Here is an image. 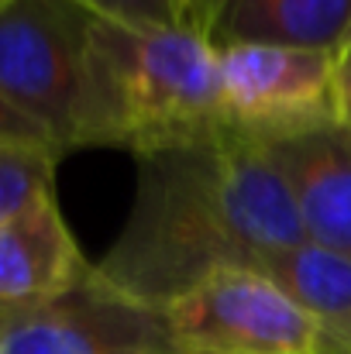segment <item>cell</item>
Returning a JSON list of instances; mask_svg holds the SVG:
<instances>
[{"mask_svg":"<svg viewBox=\"0 0 351 354\" xmlns=\"http://www.w3.org/2000/svg\"><path fill=\"white\" fill-rule=\"evenodd\" d=\"M307 241L269 155L221 131L138 158L131 214L97 272L155 310L221 268H265Z\"/></svg>","mask_w":351,"mask_h":354,"instance_id":"cell-1","label":"cell"},{"mask_svg":"<svg viewBox=\"0 0 351 354\" xmlns=\"http://www.w3.org/2000/svg\"><path fill=\"white\" fill-rule=\"evenodd\" d=\"M228 131L221 120L217 48L193 24L124 28L93 17L80 148L134 158Z\"/></svg>","mask_w":351,"mask_h":354,"instance_id":"cell-2","label":"cell"},{"mask_svg":"<svg viewBox=\"0 0 351 354\" xmlns=\"http://www.w3.org/2000/svg\"><path fill=\"white\" fill-rule=\"evenodd\" d=\"M90 24L93 14L69 0H14L0 10V97L59 155L80 148Z\"/></svg>","mask_w":351,"mask_h":354,"instance_id":"cell-3","label":"cell"},{"mask_svg":"<svg viewBox=\"0 0 351 354\" xmlns=\"http://www.w3.org/2000/svg\"><path fill=\"white\" fill-rule=\"evenodd\" d=\"M221 120L265 148L341 124L334 93V52L228 45L217 48Z\"/></svg>","mask_w":351,"mask_h":354,"instance_id":"cell-4","label":"cell"},{"mask_svg":"<svg viewBox=\"0 0 351 354\" xmlns=\"http://www.w3.org/2000/svg\"><path fill=\"white\" fill-rule=\"evenodd\" d=\"M162 313L183 354H331L324 327L258 268H221Z\"/></svg>","mask_w":351,"mask_h":354,"instance_id":"cell-5","label":"cell"},{"mask_svg":"<svg viewBox=\"0 0 351 354\" xmlns=\"http://www.w3.org/2000/svg\"><path fill=\"white\" fill-rule=\"evenodd\" d=\"M0 354H183L162 310L93 272L38 303H0Z\"/></svg>","mask_w":351,"mask_h":354,"instance_id":"cell-6","label":"cell"},{"mask_svg":"<svg viewBox=\"0 0 351 354\" xmlns=\"http://www.w3.org/2000/svg\"><path fill=\"white\" fill-rule=\"evenodd\" d=\"M262 151L282 176L303 234L351 258V127L334 124Z\"/></svg>","mask_w":351,"mask_h":354,"instance_id":"cell-7","label":"cell"},{"mask_svg":"<svg viewBox=\"0 0 351 354\" xmlns=\"http://www.w3.org/2000/svg\"><path fill=\"white\" fill-rule=\"evenodd\" d=\"M190 24L214 48L279 45L338 52L351 31V0H190Z\"/></svg>","mask_w":351,"mask_h":354,"instance_id":"cell-8","label":"cell"},{"mask_svg":"<svg viewBox=\"0 0 351 354\" xmlns=\"http://www.w3.org/2000/svg\"><path fill=\"white\" fill-rule=\"evenodd\" d=\"M93 261L80 251L55 193L0 224V303H38L80 286Z\"/></svg>","mask_w":351,"mask_h":354,"instance_id":"cell-9","label":"cell"},{"mask_svg":"<svg viewBox=\"0 0 351 354\" xmlns=\"http://www.w3.org/2000/svg\"><path fill=\"white\" fill-rule=\"evenodd\" d=\"M293 303H300L324 334L351 320V258L317 241H300L279 251L262 268Z\"/></svg>","mask_w":351,"mask_h":354,"instance_id":"cell-10","label":"cell"},{"mask_svg":"<svg viewBox=\"0 0 351 354\" xmlns=\"http://www.w3.org/2000/svg\"><path fill=\"white\" fill-rule=\"evenodd\" d=\"M59 155L38 148L0 145V224L14 221L35 200L55 193Z\"/></svg>","mask_w":351,"mask_h":354,"instance_id":"cell-11","label":"cell"},{"mask_svg":"<svg viewBox=\"0 0 351 354\" xmlns=\"http://www.w3.org/2000/svg\"><path fill=\"white\" fill-rule=\"evenodd\" d=\"M87 14L124 28H179L190 24V0H69Z\"/></svg>","mask_w":351,"mask_h":354,"instance_id":"cell-12","label":"cell"},{"mask_svg":"<svg viewBox=\"0 0 351 354\" xmlns=\"http://www.w3.org/2000/svg\"><path fill=\"white\" fill-rule=\"evenodd\" d=\"M0 145L38 148V151H52V155H59V151H55V145L48 141V134H45L38 124H31L21 111H14L3 97H0ZM59 158H62V155H59Z\"/></svg>","mask_w":351,"mask_h":354,"instance_id":"cell-13","label":"cell"},{"mask_svg":"<svg viewBox=\"0 0 351 354\" xmlns=\"http://www.w3.org/2000/svg\"><path fill=\"white\" fill-rule=\"evenodd\" d=\"M334 93H338V118L351 127V31L334 52Z\"/></svg>","mask_w":351,"mask_h":354,"instance_id":"cell-14","label":"cell"},{"mask_svg":"<svg viewBox=\"0 0 351 354\" xmlns=\"http://www.w3.org/2000/svg\"><path fill=\"white\" fill-rule=\"evenodd\" d=\"M327 351L331 354H351V320L345 327H338V330L327 334Z\"/></svg>","mask_w":351,"mask_h":354,"instance_id":"cell-15","label":"cell"},{"mask_svg":"<svg viewBox=\"0 0 351 354\" xmlns=\"http://www.w3.org/2000/svg\"><path fill=\"white\" fill-rule=\"evenodd\" d=\"M7 3H14V0H0V10H3V7H7Z\"/></svg>","mask_w":351,"mask_h":354,"instance_id":"cell-16","label":"cell"}]
</instances>
